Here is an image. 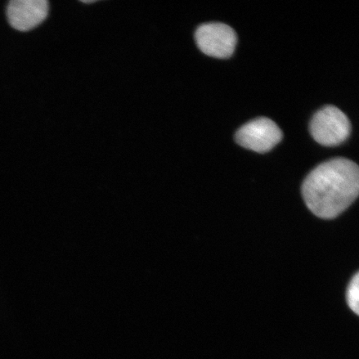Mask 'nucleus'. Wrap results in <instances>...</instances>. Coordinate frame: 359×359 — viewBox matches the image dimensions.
<instances>
[{
    "label": "nucleus",
    "instance_id": "obj_1",
    "mask_svg": "<svg viewBox=\"0 0 359 359\" xmlns=\"http://www.w3.org/2000/svg\"><path fill=\"white\" fill-rule=\"evenodd\" d=\"M359 191L358 165L346 158H334L314 168L305 178L302 195L305 204L316 217H338L357 199Z\"/></svg>",
    "mask_w": 359,
    "mask_h": 359
},
{
    "label": "nucleus",
    "instance_id": "obj_2",
    "mask_svg": "<svg viewBox=\"0 0 359 359\" xmlns=\"http://www.w3.org/2000/svg\"><path fill=\"white\" fill-rule=\"evenodd\" d=\"M309 129L314 140L325 146H336L351 132L348 116L338 107L325 106L313 115Z\"/></svg>",
    "mask_w": 359,
    "mask_h": 359
},
{
    "label": "nucleus",
    "instance_id": "obj_3",
    "mask_svg": "<svg viewBox=\"0 0 359 359\" xmlns=\"http://www.w3.org/2000/svg\"><path fill=\"white\" fill-rule=\"evenodd\" d=\"M282 137L279 126L268 118L251 120L242 126L236 134L238 144L259 154L271 151Z\"/></svg>",
    "mask_w": 359,
    "mask_h": 359
},
{
    "label": "nucleus",
    "instance_id": "obj_4",
    "mask_svg": "<svg viewBox=\"0 0 359 359\" xmlns=\"http://www.w3.org/2000/svg\"><path fill=\"white\" fill-rule=\"evenodd\" d=\"M195 38L205 55L215 57L231 56L237 43L235 30L223 22H208L199 26Z\"/></svg>",
    "mask_w": 359,
    "mask_h": 359
},
{
    "label": "nucleus",
    "instance_id": "obj_5",
    "mask_svg": "<svg viewBox=\"0 0 359 359\" xmlns=\"http://www.w3.org/2000/svg\"><path fill=\"white\" fill-rule=\"evenodd\" d=\"M48 11L46 0H12L8 4L7 16L13 29L25 32L41 24Z\"/></svg>",
    "mask_w": 359,
    "mask_h": 359
},
{
    "label": "nucleus",
    "instance_id": "obj_6",
    "mask_svg": "<svg viewBox=\"0 0 359 359\" xmlns=\"http://www.w3.org/2000/svg\"><path fill=\"white\" fill-rule=\"evenodd\" d=\"M347 302L350 309L358 314L359 313V275L353 277L347 290Z\"/></svg>",
    "mask_w": 359,
    "mask_h": 359
},
{
    "label": "nucleus",
    "instance_id": "obj_7",
    "mask_svg": "<svg viewBox=\"0 0 359 359\" xmlns=\"http://www.w3.org/2000/svg\"><path fill=\"white\" fill-rule=\"evenodd\" d=\"M83 4H93V3H96V0H91V1H89V0H82V1H81Z\"/></svg>",
    "mask_w": 359,
    "mask_h": 359
}]
</instances>
